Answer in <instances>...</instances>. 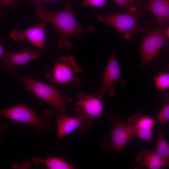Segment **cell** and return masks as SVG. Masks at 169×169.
Returning <instances> with one entry per match:
<instances>
[{"label": "cell", "instance_id": "obj_12", "mask_svg": "<svg viewBox=\"0 0 169 169\" xmlns=\"http://www.w3.org/2000/svg\"><path fill=\"white\" fill-rule=\"evenodd\" d=\"M43 54L41 51L30 50L27 48L16 53L4 49L0 57L7 70L11 71H13L17 66L25 65L30 60L35 59Z\"/></svg>", "mask_w": 169, "mask_h": 169}, {"label": "cell", "instance_id": "obj_24", "mask_svg": "<svg viewBox=\"0 0 169 169\" xmlns=\"http://www.w3.org/2000/svg\"><path fill=\"white\" fill-rule=\"evenodd\" d=\"M3 38L0 37V57L3 54L4 50L1 44V42L3 41Z\"/></svg>", "mask_w": 169, "mask_h": 169}, {"label": "cell", "instance_id": "obj_4", "mask_svg": "<svg viewBox=\"0 0 169 169\" xmlns=\"http://www.w3.org/2000/svg\"><path fill=\"white\" fill-rule=\"evenodd\" d=\"M52 116L49 110H44L39 116L32 109L23 105H18L0 110V116L35 127L40 134L46 133L49 128L48 123Z\"/></svg>", "mask_w": 169, "mask_h": 169}, {"label": "cell", "instance_id": "obj_11", "mask_svg": "<svg viewBox=\"0 0 169 169\" xmlns=\"http://www.w3.org/2000/svg\"><path fill=\"white\" fill-rule=\"evenodd\" d=\"M48 24L44 21L24 30L15 28L9 36L15 41L19 42L26 39L36 47L46 51L45 46L46 26Z\"/></svg>", "mask_w": 169, "mask_h": 169}, {"label": "cell", "instance_id": "obj_5", "mask_svg": "<svg viewBox=\"0 0 169 169\" xmlns=\"http://www.w3.org/2000/svg\"><path fill=\"white\" fill-rule=\"evenodd\" d=\"M112 127L109 134L104 138L101 144L103 151H111L119 153L134 135L131 128L118 115L110 117Z\"/></svg>", "mask_w": 169, "mask_h": 169}, {"label": "cell", "instance_id": "obj_17", "mask_svg": "<svg viewBox=\"0 0 169 169\" xmlns=\"http://www.w3.org/2000/svg\"><path fill=\"white\" fill-rule=\"evenodd\" d=\"M154 151L162 159L169 162V146L161 130L158 131L156 146Z\"/></svg>", "mask_w": 169, "mask_h": 169}, {"label": "cell", "instance_id": "obj_14", "mask_svg": "<svg viewBox=\"0 0 169 169\" xmlns=\"http://www.w3.org/2000/svg\"><path fill=\"white\" fill-rule=\"evenodd\" d=\"M141 7L154 15L159 26L169 22V0H148Z\"/></svg>", "mask_w": 169, "mask_h": 169}, {"label": "cell", "instance_id": "obj_8", "mask_svg": "<svg viewBox=\"0 0 169 169\" xmlns=\"http://www.w3.org/2000/svg\"><path fill=\"white\" fill-rule=\"evenodd\" d=\"M75 97L78 100L74 109L78 115L92 120L98 119L103 114L104 105L102 96L98 94L80 92L77 93Z\"/></svg>", "mask_w": 169, "mask_h": 169}, {"label": "cell", "instance_id": "obj_25", "mask_svg": "<svg viewBox=\"0 0 169 169\" xmlns=\"http://www.w3.org/2000/svg\"><path fill=\"white\" fill-rule=\"evenodd\" d=\"M167 39H169V27H167L164 30Z\"/></svg>", "mask_w": 169, "mask_h": 169}, {"label": "cell", "instance_id": "obj_7", "mask_svg": "<svg viewBox=\"0 0 169 169\" xmlns=\"http://www.w3.org/2000/svg\"><path fill=\"white\" fill-rule=\"evenodd\" d=\"M164 30L162 27L146 30V33L143 37L140 47L142 67L157 57L160 50L167 45Z\"/></svg>", "mask_w": 169, "mask_h": 169}, {"label": "cell", "instance_id": "obj_26", "mask_svg": "<svg viewBox=\"0 0 169 169\" xmlns=\"http://www.w3.org/2000/svg\"><path fill=\"white\" fill-rule=\"evenodd\" d=\"M29 2H34V3L41 2L42 1L47 0V1H51L54 0H28Z\"/></svg>", "mask_w": 169, "mask_h": 169}, {"label": "cell", "instance_id": "obj_19", "mask_svg": "<svg viewBox=\"0 0 169 169\" xmlns=\"http://www.w3.org/2000/svg\"><path fill=\"white\" fill-rule=\"evenodd\" d=\"M165 103L159 112L157 119L162 125H164L169 120V95L167 92L163 95Z\"/></svg>", "mask_w": 169, "mask_h": 169}, {"label": "cell", "instance_id": "obj_23", "mask_svg": "<svg viewBox=\"0 0 169 169\" xmlns=\"http://www.w3.org/2000/svg\"><path fill=\"white\" fill-rule=\"evenodd\" d=\"M7 126L6 125L0 123V142L1 140L0 135L2 134L3 131L7 128Z\"/></svg>", "mask_w": 169, "mask_h": 169}, {"label": "cell", "instance_id": "obj_16", "mask_svg": "<svg viewBox=\"0 0 169 169\" xmlns=\"http://www.w3.org/2000/svg\"><path fill=\"white\" fill-rule=\"evenodd\" d=\"M32 161L35 164L42 163L48 169H73L74 166L73 163L58 157L48 156L45 159L35 157L32 158Z\"/></svg>", "mask_w": 169, "mask_h": 169}, {"label": "cell", "instance_id": "obj_27", "mask_svg": "<svg viewBox=\"0 0 169 169\" xmlns=\"http://www.w3.org/2000/svg\"><path fill=\"white\" fill-rule=\"evenodd\" d=\"M1 67H5V65L3 62L0 63V68Z\"/></svg>", "mask_w": 169, "mask_h": 169}, {"label": "cell", "instance_id": "obj_9", "mask_svg": "<svg viewBox=\"0 0 169 169\" xmlns=\"http://www.w3.org/2000/svg\"><path fill=\"white\" fill-rule=\"evenodd\" d=\"M118 82L124 86L127 84L126 81L121 76L115 49L105 69L98 94L103 97L107 94L111 96H114L116 93L114 85Z\"/></svg>", "mask_w": 169, "mask_h": 169}, {"label": "cell", "instance_id": "obj_13", "mask_svg": "<svg viewBox=\"0 0 169 169\" xmlns=\"http://www.w3.org/2000/svg\"><path fill=\"white\" fill-rule=\"evenodd\" d=\"M156 120L154 118L139 113L129 117L127 124L131 128L134 135L146 141L154 138L152 130Z\"/></svg>", "mask_w": 169, "mask_h": 169}, {"label": "cell", "instance_id": "obj_2", "mask_svg": "<svg viewBox=\"0 0 169 169\" xmlns=\"http://www.w3.org/2000/svg\"><path fill=\"white\" fill-rule=\"evenodd\" d=\"M14 78L24 84L25 89L31 91L38 98L47 103L56 111L57 118L67 115L66 105L71 102L72 99L63 95L56 87L38 81L29 76L20 75L13 71Z\"/></svg>", "mask_w": 169, "mask_h": 169}, {"label": "cell", "instance_id": "obj_10", "mask_svg": "<svg viewBox=\"0 0 169 169\" xmlns=\"http://www.w3.org/2000/svg\"><path fill=\"white\" fill-rule=\"evenodd\" d=\"M56 122L57 141L74 131L87 132L92 125L91 120L80 115L76 117L63 116L58 118Z\"/></svg>", "mask_w": 169, "mask_h": 169}, {"label": "cell", "instance_id": "obj_15", "mask_svg": "<svg viewBox=\"0 0 169 169\" xmlns=\"http://www.w3.org/2000/svg\"><path fill=\"white\" fill-rule=\"evenodd\" d=\"M136 161L140 165L148 169H160L169 166V162L162 159L154 151L149 150L141 151L136 157Z\"/></svg>", "mask_w": 169, "mask_h": 169}, {"label": "cell", "instance_id": "obj_22", "mask_svg": "<svg viewBox=\"0 0 169 169\" xmlns=\"http://www.w3.org/2000/svg\"><path fill=\"white\" fill-rule=\"evenodd\" d=\"M21 0H0V3L3 7H11L13 9L16 8L18 6Z\"/></svg>", "mask_w": 169, "mask_h": 169}, {"label": "cell", "instance_id": "obj_18", "mask_svg": "<svg viewBox=\"0 0 169 169\" xmlns=\"http://www.w3.org/2000/svg\"><path fill=\"white\" fill-rule=\"evenodd\" d=\"M153 80L156 87L159 90L163 91L169 88V72H159L154 76Z\"/></svg>", "mask_w": 169, "mask_h": 169}, {"label": "cell", "instance_id": "obj_6", "mask_svg": "<svg viewBox=\"0 0 169 169\" xmlns=\"http://www.w3.org/2000/svg\"><path fill=\"white\" fill-rule=\"evenodd\" d=\"M82 69L77 64L75 58L69 55L59 57L51 72L47 74V79L53 83H71L76 86L80 84V79L75 76Z\"/></svg>", "mask_w": 169, "mask_h": 169}, {"label": "cell", "instance_id": "obj_3", "mask_svg": "<svg viewBox=\"0 0 169 169\" xmlns=\"http://www.w3.org/2000/svg\"><path fill=\"white\" fill-rule=\"evenodd\" d=\"M144 13L140 8L137 10L125 13L110 14L102 15L96 14L100 21L109 24L122 33L126 39L132 38L134 34L146 32V29L139 23L140 18Z\"/></svg>", "mask_w": 169, "mask_h": 169}, {"label": "cell", "instance_id": "obj_28", "mask_svg": "<svg viewBox=\"0 0 169 169\" xmlns=\"http://www.w3.org/2000/svg\"><path fill=\"white\" fill-rule=\"evenodd\" d=\"M131 0L134 3H136V2L138 1V0Z\"/></svg>", "mask_w": 169, "mask_h": 169}, {"label": "cell", "instance_id": "obj_21", "mask_svg": "<svg viewBox=\"0 0 169 169\" xmlns=\"http://www.w3.org/2000/svg\"><path fill=\"white\" fill-rule=\"evenodd\" d=\"M108 0H83V4L86 7L95 8L103 7Z\"/></svg>", "mask_w": 169, "mask_h": 169}, {"label": "cell", "instance_id": "obj_1", "mask_svg": "<svg viewBox=\"0 0 169 169\" xmlns=\"http://www.w3.org/2000/svg\"><path fill=\"white\" fill-rule=\"evenodd\" d=\"M36 8L35 12L39 19L50 24L58 34L57 46H63L71 50L72 45L70 39L72 37H79L83 33L95 31V28L91 26L85 28L79 23L74 9L70 3L66 4L63 10L57 12L49 11L46 9L41 2L34 3Z\"/></svg>", "mask_w": 169, "mask_h": 169}, {"label": "cell", "instance_id": "obj_20", "mask_svg": "<svg viewBox=\"0 0 169 169\" xmlns=\"http://www.w3.org/2000/svg\"><path fill=\"white\" fill-rule=\"evenodd\" d=\"M119 6L123 8L126 12H133L140 8L131 0H114Z\"/></svg>", "mask_w": 169, "mask_h": 169}]
</instances>
